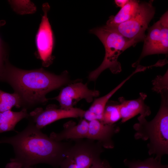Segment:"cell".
Masks as SVG:
<instances>
[{
    "instance_id": "cell-9",
    "label": "cell",
    "mask_w": 168,
    "mask_h": 168,
    "mask_svg": "<svg viewBox=\"0 0 168 168\" xmlns=\"http://www.w3.org/2000/svg\"><path fill=\"white\" fill-rule=\"evenodd\" d=\"M85 111L78 108L69 110L58 108L54 105L47 106L45 109L38 108L29 114V122L41 129L46 126L60 119L68 118H82Z\"/></svg>"
},
{
    "instance_id": "cell-13",
    "label": "cell",
    "mask_w": 168,
    "mask_h": 168,
    "mask_svg": "<svg viewBox=\"0 0 168 168\" xmlns=\"http://www.w3.org/2000/svg\"><path fill=\"white\" fill-rule=\"evenodd\" d=\"M89 128V121L85 119L81 120L76 124L72 121H69L64 125V129L59 133L52 132L49 137L57 141L71 139L76 140L86 138Z\"/></svg>"
},
{
    "instance_id": "cell-23",
    "label": "cell",
    "mask_w": 168,
    "mask_h": 168,
    "mask_svg": "<svg viewBox=\"0 0 168 168\" xmlns=\"http://www.w3.org/2000/svg\"><path fill=\"white\" fill-rule=\"evenodd\" d=\"M90 168H112L108 161L106 160H102L100 158L96 160Z\"/></svg>"
},
{
    "instance_id": "cell-11",
    "label": "cell",
    "mask_w": 168,
    "mask_h": 168,
    "mask_svg": "<svg viewBox=\"0 0 168 168\" xmlns=\"http://www.w3.org/2000/svg\"><path fill=\"white\" fill-rule=\"evenodd\" d=\"M120 128L116 124H108L98 120L89 122L86 138L100 142L105 148L112 149L114 147L112 138L119 132Z\"/></svg>"
},
{
    "instance_id": "cell-19",
    "label": "cell",
    "mask_w": 168,
    "mask_h": 168,
    "mask_svg": "<svg viewBox=\"0 0 168 168\" xmlns=\"http://www.w3.org/2000/svg\"><path fill=\"white\" fill-rule=\"evenodd\" d=\"M123 162L128 168H168V165L162 164L161 161L154 157L149 158L143 161H131L125 159Z\"/></svg>"
},
{
    "instance_id": "cell-4",
    "label": "cell",
    "mask_w": 168,
    "mask_h": 168,
    "mask_svg": "<svg viewBox=\"0 0 168 168\" xmlns=\"http://www.w3.org/2000/svg\"><path fill=\"white\" fill-rule=\"evenodd\" d=\"M90 32L96 35L102 43L105 54L100 65L89 73V80L95 81L101 73L107 69H109L114 74L120 72L121 67L118 61L119 56L127 48L138 42L127 39L104 26L92 29Z\"/></svg>"
},
{
    "instance_id": "cell-14",
    "label": "cell",
    "mask_w": 168,
    "mask_h": 168,
    "mask_svg": "<svg viewBox=\"0 0 168 168\" xmlns=\"http://www.w3.org/2000/svg\"><path fill=\"white\" fill-rule=\"evenodd\" d=\"M135 73V72H133L109 93L96 99L89 109L85 111L83 117L84 119L89 122L94 120H98L102 122L105 108L109 99Z\"/></svg>"
},
{
    "instance_id": "cell-6",
    "label": "cell",
    "mask_w": 168,
    "mask_h": 168,
    "mask_svg": "<svg viewBox=\"0 0 168 168\" xmlns=\"http://www.w3.org/2000/svg\"><path fill=\"white\" fill-rule=\"evenodd\" d=\"M152 3L153 1L150 0L140 3L135 15L126 22L111 26H104L129 40L143 41L146 36L145 31L155 13Z\"/></svg>"
},
{
    "instance_id": "cell-20",
    "label": "cell",
    "mask_w": 168,
    "mask_h": 168,
    "mask_svg": "<svg viewBox=\"0 0 168 168\" xmlns=\"http://www.w3.org/2000/svg\"><path fill=\"white\" fill-rule=\"evenodd\" d=\"M9 2L14 10L21 14L31 13L36 10L35 6L30 1H11Z\"/></svg>"
},
{
    "instance_id": "cell-2",
    "label": "cell",
    "mask_w": 168,
    "mask_h": 168,
    "mask_svg": "<svg viewBox=\"0 0 168 168\" xmlns=\"http://www.w3.org/2000/svg\"><path fill=\"white\" fill-rule=\"evenodd\" d=\"M0 81L8 83L20 97L23 108L44 104L49 99L46 95L69 82L67 71L60 75L43 68L25 70L11 64L8 61L0 76Z\"/></svg>"
},
{
    "instance_id": "cell-5",
    "label": "cell",
    "mask_w": 168,
    "mask_h": 168,
    "mask_svg": "<svg viewBox=\"0 0 168 168\" xmlns=\"http://www.w3.org/2000/svg\"><path fill=\"white\" fill-rule=\"evenodd\" d=\"M74 141L59 168H90L100 158L104 148L100 142L88 138Z\"/></svg>"
},
{
    "instance_id": "cell-16",
    "label": "cell",
    "mask_w": 168,
    "mask_h": 168,
    "mask_svg": "<svg viewBox=\"0 0 168 168\" xmlns=\"http://www.w3.org/2000/svg\"><path fill=\"white\" fill-rule=\"evenodd\" d=\"M27 109L23 108L19 112L8 110L0 113V133L14 130L16 124L24 118H27Z\"/></svg>"
},
{
    "instance_id": "cell-24",
    "label": "cell",
    "mask_w": 168,
    "mask_h": 168,
    "mask_svg": "<svg viewBox=\"0 0 168 168\" xmlns=\"http://www.w3.org/2000/svg\"><path fill=\"white\" fill-rule=\"evenodd\" d=\"M128 1L129 0H115L114 2L118 6L122 8L126 4Z\"/></svg>"
},
{
    "instance_id": "cell-17",
    "label": "cell",
    "mask_w": 168,
    "mask_h": 168,
    "mask_svg": "<svg viewBox=\"0 0 168 168\" xmlns=\"http://www.w3.org/2000/svg\"><path fill=\"white\" fill-rule=\"evenodd\" d=\"M22 106L21 99L17 93H10L0 90V113L11 110L14 107L19 108Z\"/></svg>"
},
{
    "instance_id": "cell-25",
    "label": "cell",
    "mask_w": 168,
    "mask_h": 168,
    "mask_svg": "<svg viewBox=\"0 0 168 168\" xmlns=\"http://www.w3.org/2000/svg\"><path fill=\"white\" fill-rule=\"evenodd\" d=\"M24 168H33L31 166H30V167H26Z\"/></svg>"
},
{
    "instance_id": "cell-21",
    "label": "cell",
    "mask_w": 168,
    "mask_h": 168,
    "mask_svg": "<svg viewBox=\"0 0 168 168\" xmlns=\"http://www.w3.org/2000/svg\"><path fill=\"white\" fill-rule=\"evenodd\" d=\"M168 70L163 76H157L152 81V90L160 93L162 90L168 89Z\"/></svg>"
},
{
    "instance_id": "cell-22",
    "label": "cell",
    "mask_w": 168,
    "mask_h": 168,
    "mask_svg": "<svg viewBox=\"0 0 168 168\" xmlns=\"http://www.w3.org/2000/svg\"><path fill=\"white\" fill-rule=\"evenodd\" d=\"M8 61L7 51L0 38V76L2 73L6 64Z\"/></svg>"
},
{
    "instance_id": "cell-7",
    "label": "cell",
    "mask_w": 168,
    "mask_h": 168,
    "mask_svg": "<svg viewBox=\"0 0 168 168\" xmlns=\"http://www.w3.org/2000/svg\"><path fill=\"white\" fill-rule=\"evenodd\" d=\"M142 53L138 61L133 65L135 67L144 57L154 54H167L168 52V12L148 29L144 40Z\"/></svg>"
},
{
    "instance_id": "cell-10",
    "label": "cell",
    "mask_w": 168,
    "mask_h": 168,
    "mask_svg": "<svg viewBox=\"0 0 168 168\" xmlns=\"http://www.w3.org/2000/svg\"><path fill=\"white\" fill-rule=\"evenodd\" d=\"M99 94L98 91L89 89L86 83L77 82L69 84L63 87L59 95L52 99L58 102L60 108L69 110L82 99L91 102L93 98L98 96Z\"/></svg>"
},
{
    "instance_id": "cell-15",
    "label": "cell",
    "mask_w": 168,
    "mask_h": 168,
    "mask_svg": "<svg viewBox=\"0 0 168 168\" xmlns=\"http://www.w3.org/2000/svg\"><path fill=\"white\" fill-rule=\"evenodd\" d=\"M139 4L138 1L129 0L115 15L109 17L105 26L109 27L117 25L130 20L137 12Z\"/></svg>"
},
{
    "instance_id": "cell-1",
    "label": "cell",
    "mask_w": 168,
    "mask_h": 168,
    "mask_svg": "<svg viewBox=\"0 0 168 168\" xmlns=\"http://www.w3.org/2000/svg\"><path fill=\"white\" fill-rule=\"evenodd\" d=\"M0 143L11 144L15 153L5 168H24L40 163L59 168L72 143L56 141L30 122L23 131L0 139Z\"/></svg>"
},
{
    "instance_id": "cell-3",
    "label": "cell",
    "mask_w": 168,
    "mask_h": 168,
    "mask_svg": "<svg viewBox=\"0 0 168 168\" xmlns=\"http://www.w3.org/2000/svg\"><path fill=\"white\" fill-rule=\"evenodd\" d=\"M160 94L161 105L154 118L149 121L140 115L133 128L135 139L148 140L149 155H155V158L161 161L162 156L168 154V90H163Z\"/></svg>"
},
{
    "instance_id": "cell-18",
    "label": "cell",
    "mask_w": 168,
    "mask_h": 168,
    "mask_svg": "<svg viewBox=\"0 0 168 168\" xmlns=\"http://www.w3.org/2000/svg\"><path fill=\"white\" fill-rule=\"evenodd\" d=\"M120 119L119 102L109 101L105 108L102 122L106 124H113Z\"/></svg>"
},
{
    "instance_id": "cell-8",
    "label": "cell",
    "mask_w": 168,
    "mask_h": 168,
    "mask_svg": "<svg viewBox=\"0 0 168 168\" xmlns=\"http://www.w3.org/2000/svg\"><path fill=\"white\" fill-rule=\"evenodd\" d=\"M44 15L36 35V42L39 57L43 66L48 67L53 63L54 57L52 53L54 38L51 27L48 17L50 6L47 3L42 6Z\"/></svg>"
},
{
    "instance_id": "cell-12",
    "label": "cell",
    "mask_w": 168,
    "mask_h": 168,
    "mask_svg": "<svg viewBox=\"0 0 168 168\" xmlns=\"http://www.w3.org/2000/svg\"><path fill=\"white\" fill-rule=\"evenodd\" d=\"M147 97L145 93L141 92L136 99L127 100L123 97L119 98L122 123H125L138 114L145 117L151 114L150 107L145 103Z\"/></svg>"
}]
</instances>
